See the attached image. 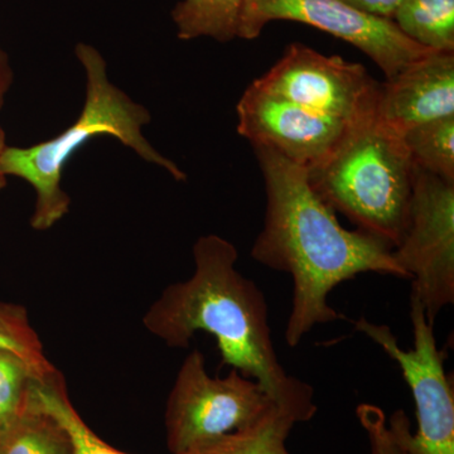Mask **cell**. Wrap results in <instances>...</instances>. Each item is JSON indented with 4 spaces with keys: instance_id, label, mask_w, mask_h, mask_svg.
<instances>
[{
    "instance_id": "obj_1",
    "label": "cell",
    "mask_w": 454,
    "mask_h": 454,
    "mask_svg": "<svg viewBox=\"0 0 454 454\" xmlns=\"http://www.w3.org/2000/svg\"><path fill=\"white\" fill-rule=\"evenodd\" d=\"M267 193L264 227L252 249L255 262L293 280L286 345L297 348L319 325L345 318L328 301L346 280L365 273L408 279L393 247L361 230L349 231L310 187L307 170L265 146H253Z\"/></svg>"
},
{
    "instance_id": "obj_2",
    "label": "cell",
    "mask_w": 454,
    "mask_h": 454,
    "mask_svg": "<svg viewBox=\"0 0 454 454\" xmlns=\"http://www.w3.org/2000/svg\"><path fill=\"white\" fill-rule=\"evenodd\" d=\"M238 258L235 245L226 239L201 236L193 245L192 277L167 286L143 325L175 348H188L197 333L212 334L223 365L258 381L298 424L309 422L318 411L315 391L280 364L264 293L236 269Z\"/></svg>"
},
{
    "instance_id": "obj_3",
    "label": "cell",
    "mask_w": 454,
    "mask_h": 454,
    "mask_svg": "<svg viewBox=\"0 0 454 454\" xmlns=\"http://www.w3.org/2000/svg\"><path fill=\"white\" fill-rule=\"evenodd\" d=\"M74 53L86 73L85 104L79 118L46 142L27 148L7 146L0 160L5 177L23 179L35 188L37 201L31 226L37 231H47L70 210L71 199L61 186L62 175L74 154L97 137H114L177 181L187 178L177 164L155 151L143 136L142 128L151 122V114L110 82L100 52L90 44L79 43Z\"/></svg>"
},
{
    "instance_id": "obj_4",
    "label": "cell",
    "mask_w": 454,
    "mask_h": 454,
    "mask_svg": "<svg viewBox=\"0 0 454 454\" xmlns=\"http://www.w3.org/2000/svg\"><path fill=\"white\" fill-rule=\"evenodd\" d=\"M414 168L403 137L372 115L348 125L333 151L306 170L334 212L394 250L408 225Z\"/></svg>"
},
{
    "instance_id": "obj_5",
    "label": "cell",
    "mask_w": 454,
    "mask_h": 454,
    "mask_svg": "<svg viewBox=\"0 0 454 454\" xmlns=\"http://www.w3.org/2000/svg\"><path fill=\"white\" fill-rule=\"evenodd\" d=\"M277 406L258 381L238 370L231 369L226 378H212L201 351L193 349L167 400V446L172 454L195 452L250 428Z\"/></svg>"
},
{
    "instance_id": "obj_6",
    "label": "cell",
    "mask_w": 454,
    "mask_h": 454,
    "mask_svg": "<svg viewBox=\"0 0 454 454\" xmlns=\"http://www.w3.org/2000/svg\"><path fill=\"white\" fill-rule=\"evenodd\" d=\"M414 348H400L389 325L366 318L354 322L355 330L365 334L395 361L411 387L417 413L418 430L411 433L404 411L387 419L390 429L408 454H454V394L446 372L443 352L438 348L434 325L427 318L422 304L411 295Z\"/></svg>"
},
{
    "instance_id": "obj_7",
    "label": "cell",
    "mask_w": 454,
    "mask_h": 454,
    "mask_svg": "<svg viewBox=\"0 0 454 454\" xmlns=\"http://www.w3.org/2000/svg\"><path fill=\"white\" fill-rule=\"evenodd\" d=\"M393 255L434 325L454 303V184L415 167L408 225Z\"/></svg>"
},
{
    "instance_id": "obj_8",
    "label": "cell",
    "mask_w": 454,
    "mask_h": 454,
    "mask_svg": "<svg viewBox=\"0 0 454 454\" xmlns=\"http://www.w3.org/2000/svg\"><path fill=\"white\" fill-rule=\"evenodd\" d=\"M274 20L304 23L348 42L369 56L387 79L435 52L406 37L393 20L370 16L342 0H244L236 38L255 40Z\"/></svg>"
},
{
    "instance_id": "obj_9",
    "label": "cell",
    "mask_w": 454,
    "mask_h": 454,
    "mask_svg": "<svg viewBox=\"0 0 454 454\" xmlns=\"http://www.w3.org/2000/svg\"><path fill=\"white\" fill-rule=\"evenodd\" d=\"M253 85L349 125L376 115L381 82L363 65L322 55L295 42Z\"/></svg>"
},
{
    "instance_id": "obj_10",
    "label": "cell",
    "mask_w": 454,
    "mask_h": 454,
    "mask_svg": "<svg viewBox=\"0 0 454 454\" xmlns=\"http://www.w3.org/2000/svg\"><path fill=\"white\" fill-rule=\"evenodd\" d=\"M238 133L309 169L330 153L348 124L250 85L236 106ZM351 125V124H349Z\"/></svg>"
},
{
    "instance_id": "obj_11",
    "label": "cell",
    "mask_w": 454,
    "mask_h": 454,
    "mask_svg": "<svg viewBox=\"0 0 454 454\" xmlns=\"http://www.w3.org/2000/svg\"><path fill=\"white\" fill-rule=\"evenodd\" d=\"M376 116L395 133L454 116V52H432L381 82Z\"/></svg>"
},
{
    "instance_id": "obj_12",
    "label": "cell",
    "mask_w": 454,
    "mask_h": 454,
    "mask_svg": "<svg viewBox=\"0 0 454 454\" xmlns=\"http://www.w3.org/2000/svg\"><path fill=\"white\" fill-rule=\"evenodd\" d=\"M35 385L25 411L0 437V454H74L70 434L40 404Z\"/></svg>"
},
{
    "instance_id": "obj_13",
    "label": "cell",
    "mask_w": 454,
    "mask_h": 454,
    "mask_svg": "<svg viewBox=\"0 0 454 454\" xmlns=\"http://www.w3.org/2000/svg\"><path fill=\"white\" fill-rule=\"evenodd\" d=\"M393 22L426 49L454 52V0H405Z\"/></svg>"
},
{
    "instance_id": "obj_14",
    "label": "cell",
    "mask_w": 454,
    "mask_h": 454,
    "mask_svg": "<svg viewBox=\"0 0 454 454\" xmlns=\"http://www.w3.org/2000/svg\"><path fill=\"white\" fill-rule=\"evenodd\" d=\"M244 0H181L172 11L179 40H234Z\"/></svg>"
},
{
    "instance_id": "obj_15",
    "label": "cell",
    "mask_w": 454,
    "mask_h": 454,
    "mask_svg": "<svg viewBox=\"0 0 454 454\" xmlns=\"http://www.w3.org/2000/svg\"><path fill=\"white\" fill-rule=\"evenodd\" d=\"M295 424L297 420L291 414L277 406L250 428L188 454H291L286 441Z\"/></svg>"
},
{
    "instance_id": "obj_16",
    "label": "cell",
    "mask_w": 454,
    "mask_h": 454,
    "mask_svg": "<svg viewBox=\"0 0 454 454\" xmlns=\"http://www.w3.org/2000/svg\"><path fill=\"white\" fill-rule=\"evenodd\" d=\"M403 140L415 167L454 184V116L411 128Z\"/></svg>"
},
{
    "instance_id": "obj_17",
    "label": "cell",
    "mask_w": 454,
    "mask_h": 454,
    "mask_svg": "<svg viewBox=\"0 0 454 454\" xmlns=\"http://www.w3.org/2000/svg\"><path fill=\"white\" fill-rule=\"evenodd\" d=\"M35 390L40 404L67 430L74 454H127L109 446L83 422L67 395L61 372L46 380H37Z\"/></svg>"
},
{
    "instance_id": "obj_18",
    "label": "cell",
    "mask_w": 454,
    "mask_h": 454,
    "mask_svg": "<svg viewBox=\"0 0 454 454\" xmlns=\"http://www.w3.org/2000/svg\"><path fill=\"white\" fill-rule=\"evenodd\" d=\"M0 349L22 358L42 380L59 373L44 355L43 345L29 322L28 313L20 304L0 301Z\"/></svg>"
},
{
    "instance_id": "obj_19",
    "label": "cell",
    "mask_w": 454,
    "mask_h": 454,
    "mask_svg": "<svg viewBox=\"0 0 454 454\" xmlns=\"http://www.w3.org/2000/svg\"><path fill=\"white\" fill-rule=\"evenodd\" d=\"M37 380L42 379L26 361L0 349V437L25 411Z\"/></svg>"
},
{
    "instance_id": "obj_20",
    "label": "cell",
    "mask_w": 454,
    "mask_h": 454,
    "mask_svg": "<svg viewBox=\"0 0 454 454\" xmlns=\"http://www.w3.org/2000/svg\"><path fill=\"white\" fill-rule=\"evenodd\" d=\"M356 415L369 439L372 454H408L390 429L387 414L381 408L373 404H360Z\"/></svg>"
},
{
    "instance_id": "obj_21",
    "label": "cell",
    "mask_w": 454,
    "mask_h": 454,
    "mask_svg": "<svg viewBox=\"0 0 454 454\" xmlns=\"http://www.w3.org/2000/svg\"><path fill=\"white\" fill-rule=\"evenodd\" d=\"M346 4L370 14V16L393 20L397 9L405 0H342Z\"/></svg>"
},
{
    "instance_id": "obj_22",
    "label": "cell",
    "mask_w": 454,
    "mask_h": 454,
    "mask_svg": "<svg viewBox=\"0 0 454 454\" xmlns=\"http://www.w3.org/2000/svg\"><path fill=\"white\" fill-rule=\"evenodd\" d=\"M12 82H13V73L9 66L7 56L0 50V109L4 104L5 94L11 88Z\"/></svg>"
},
{
    "instance_id": "obj_23",
    "label": "cell",
    "mask_w": 454,
    "mask_h": 454,
    "mask_svg": "<svg viewBox=\"0 0 454 454\" xmlns=\"http://www.w3.org/2000/svg\"><path fill=\"white\" fill-rule=\"evenodd\" d=\"M7 145H5V133L4 130L0 127V160H2L3 153H4L5 148H7ZM7 186V177L3 175L2 170H0V191L4 190V187Z\"/></svg>"
}]
</instances>
